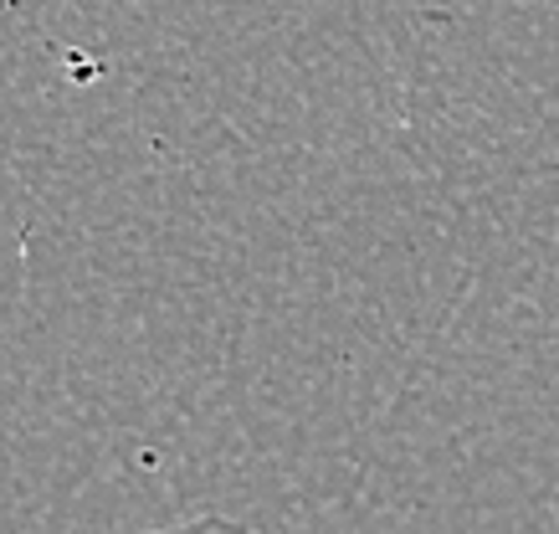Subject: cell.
<instances>
[{
	"label": "cell",
	"instance_id": "1",
	"mask_svg": "<svg viewBox=\"0 0 559 534\" xmlns=\"http://www.w3.org/2000/svg\"><path fill=\"white\" fill-rule=\"evenodd\" d=\"M139 534H257V530L226 514H195V519H180V524H165V530H139Z\"/></svg>",
	"mask_w": 559,
	"mask_h": 534
}]
</instances>
